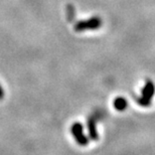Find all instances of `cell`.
<instances>
[{
	"mask_svg": "<svg viewBox=\"0 0 155 155\" xmlns=\"http://www.w3.org/2000/svg\"><path fill=\"white\" fill-rule=\"evenodd\" d=\"M154 94H155V85L151 80H147L146 83H145V86L142 89L141 96L139 98H135V100L142 107H149Z\"/></svg>",
	"mask_w": 155,
	"mask_h": 155,
	"instance_id": "6da1fadb",
	"label": "cell"
},
{
	"mask_svg": "<svg viewBox=\"0 0 155 155\" xmlns=\"http://www.w3.org/2000/svg\"><path fill=\"white\" fill-rule=\"evenodd\" d=\"M114 107H115V109L118 110V111H124L128 106V103H127V101L125 100L124 98L122 97H118L116 98L115 100H114Z\"/></svg>",
	"mask_w": 155,
	"mask_h": 155,
	"instance_id": "5b68a950",
	"label": "cell"
},
{
	"mask_svg": "<svg viewBox=\"0 0 155 155\" xmlns=\"http://www.w3.org/2000/svg\"><path fill=\"white\" fill-rule=\"evenodd\" d=\"M72 134L75 136L76 141L82 146H85L89 143V139L86 137L83 132V126L81 123H75L72 126Z\"/></svg>",
	"mask_w": 155,
	"mask_h": 155,
	"instance_id": "3957f363",
	"label": "cell"
},
{
	"mask_svg": "<svg viewBox=\"0 0 155 155\" xmlns=\"http://www.w3.org/2000/svg\"><path fill=\"white\" fill-rule=\"evenodd\" d=\"M100 25H101V20L99 18H93L91 20L79 22L75 26V30L76 31H82V30L85 29H95L100 27Z\"/></svg>",
	"mask_w": 155,
	"mask_h": 155,
	"instance_id": "277c9868",
	"label": "cell"
},
{
	"mask_svg": "<svg viewBox=\"0 0 155 155\" xmlns=\"http://www.w3.org/2000/svg\"><path fill=\"white\" fill-rule=\"evenodd\" d=\"M103 116L104 112H101V114H98V112H96L88 118V129L90 133V138L93 139V140H98L99 138L97 129H96V124H97V121Z\"/></svg>",
	"mask_w": 155,
	"mask_h": 155,
	"instance_id": "7a4b0ae2",
	"label": "cell"
}]
</instances>
